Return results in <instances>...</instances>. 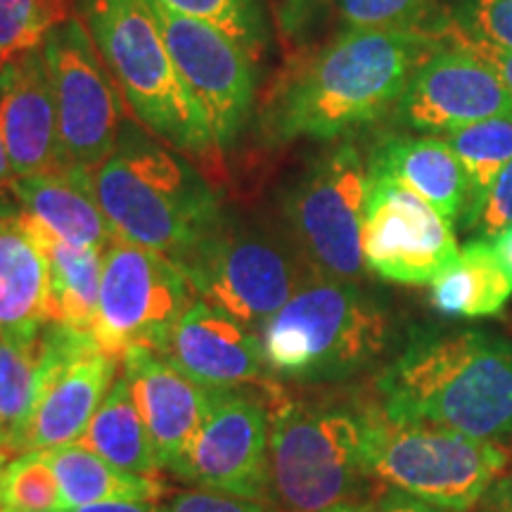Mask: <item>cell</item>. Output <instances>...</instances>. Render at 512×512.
Masks as SVG:
<instances>
[{"label":"cell","mask_w":512,"mask_h":512,"mask_svg":"<svg viewBox=\"0 0 512 512\" xmlns=\"http://www.w3.org/2000/svg\"><path fill=\"white\" fill-rule=\"evenodd\" d=\"M53 81L62 159L67 171L93 176L117 147V86L105 72L81 17H69L43 41Z\"/></svg>","instance_id":"obj_12"},{"label":"cell","mask_w":512,"mask_h":512,"mask_svg":"<svg viewBox=\"0 0 512 512\" xmlns=\"http://www.w3.org/2000/svg\"><path fill=\"white\" fill-rule=\"evenodd\" d=\"M313 0H280V19H283L285 29L302 27V22L309 15Z\"/></svg>","instance_id":"obj_41"},{"label":"cell","mask_w":512,"mask_h":512,"mask_svg":"<svg viewBox=\"0 0 512 512\" xmlns=\"http://www.w3.org/2000/svg\"><path fill=\"white\" fill-rule=\"evenodd\" d=\"M375 512H456L441 508V505H432L422 498H415L411 494H403L399 489H387L375 498Z\"/></svg>","instance_id":"obj_37"},{"label":"cell","mask_w":512,"mask_h":512,"mask_svg":"<svg viewBox=\"0 0 512 512\" xmlns=\"http://www.w3.org/2000/svg\"><path fill=\"white\" fill-rule=\"evenodd\" d=\"M38 356L41 382L22 451L76 444L119 377L121 361L105 354L91 332L48 323Z\"/></svg>","instance_id":"obj_15"},{"label":"cell","mask_w":512,"mask_h":512,"mask_svg":"<svg viewBox=\"0 0 512 512\" xmlns=\"http://www.w3.org/2000/svg\"><path fill=\"white\" fill-rule=\"evenodd\" d=\"M79 15L136 119L181 155H219L200 102L185 86L145 0H79Z\"/></svg>","instance_id":"obj_6"},{"label":"cell","mask_w":512,"mask_h":512,"mask_svg":"<svg viewBox=\"0 0 512 512\" xmlns=\"http://www.w3.org/2000/svg\"><path fill=\"white\" fill-rule=\"evenodd\" d=\"M46 456L69 510L112 501L157 503L166 491V484L157 477L128 475L81 444L48 448Z\"/></svg>","instance_id":"obj_25"},{"label":"cell","mask_w":512,"mask_h":512,"mask_svg":"<svg viewBox=\"0 0 512 512\" xmlns=\"http://www.w3.org/2000/svg\"><path fill=\"white\" fill-rule=\"evenodd\" d=\"M377 406L399 425L465 437H512V339L486 330H415L375 382Z\"/></svg>","instance_id":"obj_2"},{"label":"cell","mask_w":512,"mask_h":512,"mask_svg":"<svg viewBox=\"0 0 512 512\" xmlns=\"http://www.w3.org/2000/svg\"><path fill=\"white\" fill-rule=\"evenodd\" d=\"M361 247L366 271L396 285H432L460 254L451 223L430 202L370 174Z\"/></svg>","instance_id":"obj_14"},{"label":"cell","mask_w":512,"mask_h":512,"mask_svg":"<svg viewBox=\"0 0 512 512\" xmlns=\"http://www.w3.org/2000/svg\"><path fill=\"white\" fill-rule=\"evenodd\" d=\"M0 136L17 178L67 171L43 46L0 62Z\"/></svg>","instance_id":"obj_18"},{"label":"cell","mask_w":512,"mask_h":512,"mask_svg":"<svg viewBox=\"0 0 512 512\" xmlns=\"http://www.w3.org/2000/svg\"><path fill=\"white\" fill-rule=\"evenodd\" d=\"M76 444L98 453L100 458H105L107 463L128 472V475L157 477L162 472L150 432H147L136 403H133L124 373L114 380L105 401L100 403L98 413L93 415L91 425L86 427V432Z\"/></svg>","instance_id":"obj_26"},{"label":"cell","mask_w":512,"mask_h":512,"mask_svg":"<svg viewBox=\"0 0 512 512\" xmlns=\"http://www.w3.org/2000/svg\"><path fill=\"white\" fill-rule=\"evenodd\" d=\"M164 512H283L268 501H245L228 494L192 489L183 491L164 505Z\"/></svg>","instance_id":"obj_34"},{"label":"cell","mask_w":512,"mask_h":512,"mask_svg":"<svg viewBox=\"0 0 512 512\" xmlns=\"http://www.w3.org/2000/svg\"><path fill=\"white\" fill-rule=\"evenodd\" d=\"M477 512H512V475H501L486 489Z\"/></svg>","instance_id":"obj_39"},{"label":"cell","mask_w":512,"mask_h":512,"mask_svg":"<svg viewBox=\"0 0 512 512\" xmlns=\"http://www.w3.org/2000/svg\"><path fill=\"white\" fill-rule=\"evenodd\" d=\"M448 31L512 53V0H456Z\"/></svg>","instance_id":"obj_32"},{"label":"cell","mask_w":512,"mask_h":512,"mask_svg":"<svg viewBox=\"0 0 512 512\" xmlns=\"http://www.w3.org/2000/svg\"><path fill=\"white\" fill-rule=\"evenodd\" d=\"M162 31L178 74L200 102L216 147L228 150L254 112V62L238 43L207 22L171 10L162 0H145Z\"/></svg>","instance_id":"obj_13"},{"label":"cell","mask_w":512,"mask_h":512,"mask_svg":"<svg viewBox=\"0 0 512 512\" xmlns=\"http://www.w3.org/2000/svg\"><path fill=\"white\" fill-rule=\"evenodd\" d=\"M211 389V406L171 475L195 489L271 503V389Z\"/></svg>","instance_id":"obj_11"},{"label":"cell","mask_w":512,"mask_h":512,"mask_svg":"<svg viewBox=\"0 0 512 512\" xmlns=\"http://www.w3.org/2000/svg\"><path fill=\"white\" fill-rule=\"evenodd\" d=\"M432 306L444 316L491 318L512 299V275L489 238H475L432 283Z\"/></svg>","instance_id":"obj_24"},{"label":"cell","mask_w":512,"mask_h":512,"mask_svg":"<svg viewBox=\"0 0 512 512\" xmlns=\"http://www.w3.org/2000/svg\"><path fill=\"white\" fill-rule=\"evenodd\" d=\"M389 339L392 318L377 297L313 271L261 330L273 380L306 387L368 373L387 354Z\"/></svg>","instance_id":"obj_4"},{"label":"cell","mask_w":512,"mask_h":512,"mask_svg":"<svg viewBox=\"0 0 512 512\" xmlns=\"http://www.w3.org/2000/svg\"><path fill=\"white\" fill-rule=\"evenodd\" d=\"M159 356L207 389L264 387L273 382L259 332L200 297L178 320Z\"/></svg>","instance_id":"obj_17"},{"label":"cell","mask_w":512,"mask_h":512,"mask_svg":"<svg viewBox=\"0 0 512 512\" xmlns=\"http://www.w3.org/2000/svg\"><path fill=\"white\" fill-rule=\"evenodd\" d=\"M373 401L294 399L271 389V503L323 512L370 501L368 430Z\"/></svg>","instance_id":"obj_5"},{"label":"cell","mask_w":512,"mask_h":512,"mask_svg":"<svg viewBox=\"0 0 512 512\" xmlns=\"http://www.w3.org/2000/svg\"><path fill=\"white\" fill-rule=\"evenodd\" d=\"M444 140L451 145L465 166L470 181V204L460 228H475L479 211L503 166L512 162V112L491 117L448 133Z\"/></svg>","instance_id":"obj_27"},{"label":"cell","mask_w":512,"mask_h":512,"mask_svg":"<svg viewBox=\"0 0 512 512\" xmlns=\"http://www.w3.org/2000/svg\"><path fill=\"white\" fill-rule=\"evenodd\" d=\"M69 0H0V62L41 48L48 34L67 22Z\"/></svg>","instance_id":"obj_31"},{"label":"cell","mask_w":512,"mask_h":512,"mask_svg":"<svg viewBox=\"0 0 512 512\" xmlns=\"http://www.w3.org/2000/svg\"><path fill=\"white\" fill-rule=\"evenodd\" d=\"M114 235L181 261L223 221L221 197L174 147L121 121L117 147L91 176Z\"/></svg>","instance_id":"obj_3"},{"label":"cell","mask_w":512,"mask_h":512,"mask_svg":"<svg viewBox=\"0 0 512 512\" xmlns=\"http://www.w3.org/2000/svg\"><path fill=\"white\" fill-rule=\"evenodd\" d=\"M48 261L50 273V323L91 332L98 316L102 252L93 247L69 245L34 221L15 216Z\"/></svg>","instance_id":"obj_23"},{"label":"cell","mask_w":512,"mask_h":512,"mask_svg":"<svg viewBox=\"0 0 512 512\" xmlns=\"http://www.w3.org/2000/svg\"><path fill=\"white\" fill-rule=\"evenodd\" d=\"M41 356L34 349H19L0 339V451L22 453L31 413H34Z\"/></svg>","instance_id":"obj_28"},{"label":"cell","mask_w":512,"mask_h":512,"mask_svg":"<svg viewBox=\"0 0 512 512\" xmlns=\"http://www.w3.org/2000/svg\"><path fill=\"white\" fill-rule=\"evenodd\" d=\"M0 512H8V505H5V496H3V484H0Z\"/></svg>","instance_id":"obj_45"},{"label":"cell","mask_w":512,"mask_h":512,"mask_svg":"<svg viewBox=\"0 0 512 512\" xmlns=\"http://www.w3.org/2000/svg\"><path fill=\"white\" fill-rule=\"evenodd\" d=\"M323 512H375V501H354V503H342L335 508H328Z\"/></svg>","instance_id":"obj_43"},{"label":"cell","mask_w":512,"mask_h":512,"mask_svg":"<svg viewBox=\"0 0 512 512\" xmlns=\"http://www.w3.org/2000/svg\"><path fill=\"white\" fill-rule=\"evenodd\" d=\"M69 512H164L157 503H131V501H112V503H95L72 508Z\"/></svg>","instance_id":"obj_40"},{"label":"cell","mask_w":512,"mask_h":512,"mask_svg":"<svg viewBox=\"0 0 512 512\" xmlns=\"http://www.w3.org/2000/svg\"><path fill=\"white\" fill-rule=\"evenodd\" d=\"M434 0H335L347 29H415Z\"/></svg>","instance_id":"obj_33"},{"label":"cell","mask_w":512,"mask_h":512,"mask_svg":"<svg viewBox=\"0 0 512 512\" xmlns=\"http://www.w3.org/2000/svg\"><path fill=\"white\" fill-rule=\"evenodd\" d=\"M19 214L76 247L105 252L114 230L102 214L91 188V176L76 171L24 176L15 181Z\"/></svg>","instance_id":"obj_22"},{"label":"cell","mask_w":512,"mask_h":512,"mask_svg":"<svg viewBox=\"0 0 512 512\" xmlns=\"http://www.w3.org/2000/svg\"><path fill=\"white\" fill-rule=\"evenodd\" d=\"M368 174L406 185L427 200L444 219L463 223L470 204L465 166L444 138L392 136L370 152Z\"/></svg>","instance_id":"obj_20"},{"label":"cell","mask_w":512,"mask_h":512,"mask_svg":"<svg viewBox=\"0 0 512 512\" xmlns=\"http://www.w3.org/2000/svg\"><path fill=\"white\" fill-rule=\"evenodd\" d=\"M446 36H451L453 43H458V46L472 50V53L489 62L491 67L496 69V74L501 76L505 86H508L512 91V53H510V50L486 46V43H479V41H472V38L458 36V34H453V31H448V29H446Z\"/></svg>","instance_id":"obj_36"},{"label":"cell","mask_w":512,"mask_h":512,"mask_svg":"<svg viewBox=\"0 0 512 512\" xmlns=\"http://www.w3.org/2000/svg\"><path fill=\"white\" fill-rule=\"evenodd\" d=\"M8 512H69L46 451H22L0 470Z\"/></svg>","instance_id":"obj_30"},{"label":"cell","mask_w":512,"mask_h":512,"mask_svg":"<svg viewBox=\"0 0 512 512\" xmlns=\"http://www.w3.org/2000/svg\"><path fill=\"white\" fill-rule=\"evenodd\" d=\"M195 299L188 275L176 261L114 235L102 252L98 316L91 335L105 354L119 361L133 349L162 354Z\"/></svg>","instance_id":"obj_9"},{"label":"cell","mask_w":512,"mask_h":512,"mask_svg":"<svg viewBox=\"0 0 512 512\" xmlns=\"http://www.w3.org/2000/svg\"><path fill=\"white\" fill-rule=\"evenodd\" d=\"M8 460H10V453L0 451V470H3V467H5V465H8Z\"/></svg>","instance_id":"obj_44"},{"label":"cell","mask_w":512,"mask_h":512,"mask_svg":"<svg viewBox=\"0 0 512 512\" xmlns=\"http://www.w3.org/2000/svg\"><path fill=\"white\" fill-rule=\"evenodd\" d=\"M48 323L46 256L15 219H0V339L34 349Z\"/></svg>","instance_id":"obj_21"},{"label":"cell","mask_w":512,"mask_h":512,"mask_svg":"<svg viewBox=\"0 0 512 512\" xmlns=\"http://www.w3.org/2000/svg\"><path fill=\"white\" fill-rule=\"evenodd\" d=\"M171 10L200 19L238 43L256 64L268 50V24L261 0H162Z\"/></svg>","instance_id":"obj_29"},{"label":"cell","mask_w":512,"mask_h":512,"mask_svg":"<svg viewBox=\"0 0 512 512\" xmlns=\"http://www.w3.org/2000/svg\"><path fill=\"white\" fill-rule=\"evenodd\" d=\"M432 50L425 29H347L275 83L264 112L273 143L335 140L384 117Z\"/></svg>","instance_id":"obj_1"},{"label":"cell","mask_w":512,"mask_h":512,"mask_svg":"<svg viewBox=\"0 0 512 512\" xmlns=\"http://www.w3.org/2000/svg\"><path fill=\"white\" fill-rule=\"evenodd\" d=\"M394 112L406 128L448 136L512 112V91L489 62L451 41V46L432 48L422 57Z\"/></svg>","instance_id":"obj_16"},{"label":"cell","mask_w":512,"mask_h":512,"mask_svg":"<svg viewBox=\"0 0 512 512\" xmlns=\"http://www.w3.org/2000/svg\"><path fill=\"white\" fill-rule=\"evenodd\" d=\"M121 368L159 465L171 472L207 418L211 389L192 382L152 349L128 351Z\"/></svg>","instance_id":"obj_19"},{"label":"cell","mask_w":512,"mask_h":512,"mask_svg":"<svg viewBox=\"0 0 512 512\" xmlns=\"http://www.w3.org/2000/svg\"><path fill=\"white\" fill-rule=\"evenodd\" d=\"M176 264L197 297L259 335L311 273L297 247L226 216Z\"/></svg>","instance_id":"obj_8"},{"label":"cell","mask_w":512,"mask_h":512,"mask_svg":"<svg viewBox=\"0 0 512 512\" xmlns=\"http://www.w3.org/2000/svg\"><path fill=\"white\" fill-rule=\"evenodd\" d=\"M510 463L501 441L475 439L437 427L399 425L373 401L368 430V470L377 484L399 489L441 508H477Z\"/></svg>","instance_id":"obj_7"},{"label":"cell","mask_w":512,"mask_h":512,"mask_svg":"<svg viewBox=\"0 0 512 512\" xmlns=\"http://www.w3.org/2000/svg\"><path fill=\"white\" fill-rule=\"evenodd\" d=\"M491 245H494L498 259L503 261V266L508 268L510 275H512V226L501 230V233L494 235V238H489Z\"/></svg>","instance_id":"obj_42"},{"label":"cell","mask_w":512,"mask_h":512,"mask_svg":"<svg viewBox=\"0 0 512 512\" xmlns=\"http://www.w3.org/2000/svg\"><path fill=\"white\" fill-rule=\"evenodd\" d=\"M512 226V162L503 166L479 211L475 230L479 238H494Z\"/></svg>","instance_id":"obj_35"},{"label":"cell","mask_w":512,"mask_h":512,"mask_svg":"<svg viewBox=\"0 0 512 512\" xmlns=\"http://www.w3.org/2000/svg\"><path fill=\"white\" fill-rule=\"evenodd\" d=\"M15 171H12L8 150H5L3 136H0V219H15L19 204L15 197Z\"/></svg>","instance_id":"obj_38"},{"label":"cell","mask_w":512,"mask_h":512,"mask_svg":"<svg viewBox=\"0 0 512 512\" xmlns=\"http://www.w3.org/2000/svg\"><path fill=\"white\" fill-rule=\"evenodd\" d=\"M368 162L342 143L318 155L285 197L294 247L313 273L358 283L366 275L361 247Z\"/></svg>","instance_id":"obj_10"}]
</instances>
